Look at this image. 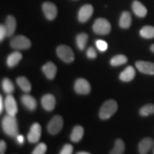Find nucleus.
I'll list each match as a JSON object with an SVG mask.
<instances>
[{
    "instance_id": "nucleus-1",
    "label": "nucleus",
    "mask_w": 154,
    "mask_h": 154,
    "mask_svg": "<svg viewBox=\"0 0 154 154\" xmlns=\"http://www.w3.org/2000/svg\"><path fill=\"white\" fill-rule=\"evenodd\" d=\"M2 129L7 136L11 137H17L19 134L18 123L15 116L7 114L4 117L2 121Z\"/></svg>"
},
{
    "instance_id": "nucleus-2",
    "label": "nucleus",
    "mask_w": 154,
    "mask_h": 154,
    "mask_svg": "<svg viewBox=\"0 0 154 154\" xmlns=\"http://www.w3.org/2000/svg\"><path fill=\"white\" fill-rule=\"evenodd\" d=\"M118 109L117 102L113 99H109L103 103L99 111V116L103 120L111 118Z\"/></svg>"
},
{
    "instance_id": "nucleus-3",
    "label": "nucleus",
    "mask_w": 154,
    "mask_h": 154,
    "mask_svg": "<svg viewBox=\"0 0 154 154\" xmlns=\"http://www.w3.org/2000/svg\"><path fill=\"white\" fill-rule=\"evenodd\" d=\"M111 25L110 22L104 18H99L94 22L93 24V31L96 34L106 35L110 33Z\"/></svg>"
},
{
    "instance_id": "nucleus-4",
    "label": "nucleus",
    "mask_w": 154,
    "mask_h": 154,
    "mask_svg": "<svg viewBox=\"0 0 154 154\" xmlns=\"http://www.w3.org/2000/svg\"><path fill=\"white\" fill-rule=\"evenodd\" d=\"M57 54L63 61L69 63L74 61V53L67 45H60L57 48Z\"/></svg>"
},
{
    "instance_id": "nucleus-5",
    "label": "nucleus",
    "mask_w": 154,
    "mask_h": 154,
    "mask_svg": "<svg viewBox=\"0 0 154 154\" xmlns=\"http://www.w3.org/2000/svg\"><path fill=\"white\" fill-rule=\"evenodd\" d=\"M10 46L13 49L24 50L29 49L32 46V42L27 37L23 35L14 36L10 42Z\"/></svg>"
},
{
    "instance_id": "nucleus-6",
    "label": "nucleus",
    "mask_w": 154,
    "mask_h": 154,
    "mask_svg": "<svg viewBox=\"0 0 154 154\" xmlns=\"http://www.w3.org/2000/svg\"><path fill=\"white\" fill-rule=\"evenodd\" d=\"M63 126V118L59 115H56L51 119L47 126V130L51 135H56L60 132Z\"/></svg>"
},
{
    "instance_id": "nucleus-7",
    "label": "nucleus",
    "mask_w": 154,
    "mask_h": 154,
    "mask_svg": "<svg viewBox=\"0 0 154 154\" xmlns=\"http://www.w3.org/2000/svg\"><path fill=\"white\" fill-rule=\"evenodd\" d=\"M42 10L48 20H54L55 19L58 14V9L57 6L52 2H46L42 5Z\"/></svg>"
},
{
    "instance_id": "nucleus-8",
    "label": "nucleus",
    "mask_w": 154,
    "mask_h": 154,
    "mask_svg": "<svg viewBox=\"0 0 154 154\" xmlns=\"http://www.w3.org/2000/svg\"><path fill=\"white\" fill-rule=\"evenodd\" d=\"M74 90L77 94L86 95L91 91V86L87 80L81 78L77 79L75 82Z\"/></svg>"
},
{
    "instance_id": "nucleus-9",
    "label": "nucleus",
    "mask_w": 154,
    "mask_h": 154,
    "mask_svg": "<svg viewBox=\"0 0 154 154\" xmlns=\"http://www.w3.org/2000/svg\"><path fill=\"white\" fill-rule=\"evenodd\" d=\"M5 109L7 114L15 116L18 111L17 103L14 97L11 94H8L5 99Z\"/></svg>"
},
{
    "instance_id": "nucleus-10",
    "label": "nucleus",
    "mask_w": 154,
    "mask_h": 154,
    "mask_svg": "<svg viewBox=\"0 0 154 154\" xmlns=\"http://www.w3.org/2000/svg\"><path fill=\"white\" fill-rule=\"evenodd\" d=\"M94 13L93 6L85 5L81 7L78 12V19L81 23H85L91 18Z\"/></svg>"
},
{
    "instance_id": "nucleus-11",
    "label": "nucleus",
    "mask_w": 154,
    "mask_h": 154,
    "mask_svg": "<svg viewBox=\"0 0 154 154\" xmlns=\"http://www.w3.org/2000/svg\"><path fill=\"white\" fill-rule=\"evenodd\" d=\"M42 135V127L38 123L34 124L31 126L30 131L29 132L27 139L32 143H36L39 140Z\"/></svg>"
},
{
    "instance_id": "nucleus-12",
    "label": "nucleus",
    "mask_w": 154,
    "mask_h": 154,
    "mask_svg": "<svg viewBox=\"0 0 154 154\" xmlns=\"http://www.w3.org/2000/svg\"><path fill=\"white\" fill-rule=\"evenodd\" d=\"M136 67L140 72L143 74L154 75V63L153 62L138 61L136 63Z\"/></svg>"
},
{
    "instance_id": "nucleus-13",
    "label": "nucleus",
    "mask_w": 154,
    "mask_h": 154,
    "mask_svg": "<svg viewBox=\"0 0 154 154\" xmlns=\"http://www.w3.org/2000/svg\"><path fill=\"white\" fill-rule=\"evenodd\" d=\"M42 107L47 111H51L54 110L56 106L55 97L52 94H45L42 98Z\"/></svg>"
},
{
    "instance_id": "nucleus-14",
    "label": "nucleus",
    "mask_w": 154,
    "mask_h": 154,
    "mask_svg": "<svg viewBox=\"0 0 154 154\" xmlns=\"http://www.w3.org/2000/svg\"><path fill=\"white\" fill-rule=\"evenodd\" d=\"M4 26H5V29L7 31V36L10 37V36H13L17 27V22L15 17L14 16H11V15H9L6 19Z\"/></svg>"
},
{
    "instance_id": "nucleus-15",
    "label": "nucleus",
    "mask_w": 154,
    "mask_h": 154,
    "mask_svg": "<svg viewBox=\"0 0 154 154\" xmlns=\"http://www.w3.org/2000/svg\"><path fill=\"white\" fill-rule=\"evenodd\" d=\"M42 72H44L47 79L52 80L55 78L56 74H57V68L53 62L49 61V62L45 63L42 67Z\"/></svg>"
},
{
    "instance_id": "nucleus-16",
    "label": "nucleus",
    "mask_w": 154,
    "mask_h": 154,
    "mask_svg": "<svg viewBox=\"0 0 154 154\" xmlns=\"http://www.w3.org/2000/svg\"><path fill=\"white\" fill-rule=\"evenodd\" d=\"M135 76H136V71L134 68L131 66H128L119 75V79L122 82H129L134 79Z\"/></svg>"
},
{
    "instance_id": "nucleus-17",
    "label": "nucleus",
    "mask_w": 154,
    "mask_h": 154,
    "mask_svg": "<svg viewBox=\"0 0 154 154\" xmlns=\"http://www.w3.org/2000/svg\"><path fill=\"white\" fill-rule=\"evenodd\" d=\"M154 141L151 138H144L138 144V151L140 154H147L153 146Z\"/></svg>"
},
{
    "instance_id": "nucleus-18",
    "label": "nucleus",
    "mask_w": 154,
    "mask_h": 154,
    "mask_svg": "<svg viewBox=\"0 0 154 154\" xmlns=\"http://www.w3.org/2000/svg\"><path fill=\"white\" fill-rule=\"evenodd\" d=\"M21 101L22 103L26 108H27L29 110L34 111L36 109V99H34L33 96H32L29 94H24L21 98Z\"/></svg>"
},
{
    "instance_id": "nucleus-19",
    "label": "nucleus",
    "mask_w": 154,
    "mask_h": 154,
    "mask_svg": "<svg viewBox=\"0 0 154 154\" xmlns=\"http://www.w3.org/2000/svg\"><path fill=\"white\" fill-rule=\"evenodd\" d=\"M132 9L134 14L138 17H144L147 14V9L141 2L138 0H135L132 4Z\"/></svg>"
},
{
    "instance_id": "nucleus-20",
    "label": "nucleus",
    "mask_w": 154,
    "mask_h": 154,
    "mask_svg": "<svg viewBox=\"0 0 154 154\" xmlns=\"http://www.w3.org/2000/svg\"><path fill=\"white\" fill-rule=\"evenodd\" d=\"M132 19L129 11H125L122 12L120 19H119V26L122 29H128L131 25Z\"/></svg>"
},
{
    "instance_id": "nucleus-21",
    "label": "nucleus",
    "mask_w": 154,
    "mask_h": 154,
    "mask_svg": "<svg viewBox=\"0 0 154 154\" xmlns=\"http://www.w3.org/2000/svg\"><path fill=\"white\" fill-rule=\"evenodd\" d=\"M22 54L19 51H14L8 56L7 59V66L10 68L14 67L18 64L19 61L22 60Z\"/></svg>"
},
{
    "instance_id": "nucleus-22",
    "label": "nucleus",
    "mask_w": 154,
    "mask_h": 154,
    "mask_svg": "<svg viewBox=\"0 0 154 154\" xmlns=\"http://www.w3.org/2000/svg\"><path fill=\"white\" fill-rule=\"evenodd\" d=\"M84 130L82 126H76L73 129L72 134H71V140L74 143L80 141L84 136Z\"/></svg>"
},
{
    "instance_id": "nucleus-23",
    "label": "nucleus",
    "mask_w": 154,
    "mask_h": 154,
    "mask_svg": "<svg viewBox=\"0 0 154 154\" xmlns=\"http://www.w3.org/2000/svg\"><path fill=\"white\" fill-rule=\"evenodd\" d=\"M17 83L18 86L20 87L23 91L29 93L32 90V85H31L29 81L26 77L19 76L17 79Z\"/></svg>"
},
{
    "instance_id": "nucleus-24",
    "label": "nucleus",
    "mask_w": 154,
    "mask_h": 154,
    "mask_svg": "<svg viewBox=\"0 0 154 154\" xmlns=\"http://www.w3.org/2000/svg\"><path fill=\"white\" fill-rule=\"evenodd\" d=\"M125 151V144L124 140L118 138L116 140L114 146L110 152V154H123Z\"/></svg>"
},
{
    "instance_id": "nucleus-25",
    "label": "nucleus",
    "mask_w": 154,
    "mask_h": 154,
    "mask_svg": "<svg viewBox=\"0 0 154 154\" xmlns=\"http://www.w3.org/2000/svg\"><path fill=\"white\" fill-rule=\"evenodd\" d=\"M88 36L87 34L86 33H81L79 34L76 36V45L79 49L80 50H84L85 49L86 43H87Z\"/></svg>"
},
{
    "instance_id": "nucleus-26",
    "label": "nucleus",
    "mask_w": 154,
    "mask_h": 154,
    "mask_svg": "<svg viewBox=\"0 0 154 154\" xmlns=\"http://www.w3.org/2000/svg\"><path fill=\"white\" fill-rule=\"evenodd\" d=\"M127 61H128V59H127L126 56L123 54H119L113 57L111 59L110 63L111 66H118L125 64V63H127Z\"/></svg>"
},
{
    "instance_id": "nucleus-27",
    "label": "nucleus",
    "mask_w": 154,
    "mask_h": 154,
    "mask_svg": "<svg viewBox=\"0 0 154 154\" xmlns=\"http://www.w3.org/2000/svg\"><path fill=\"white\" fill-rule=\"evenodd\" d=\"M140 35L145 38H154V26H145L140 30Z\"/></svg>"
},
{
    "instance_id": "nucleus-28",
    "label": "nucleus",
    "mask_w": 154,
    "mask_h": 154,
    "mask_svg": "<svg viewBox=\"0 0 154 154\" xmlns=\"http://www.w3.org/2000/svg\"><path fill=\"white\" fill-rule=\"evenodd\" d=\"M2 89L5 93L11 94L14 91V86L11 81L8 78L4 79L2 81Z\"/></svg>"
},
{
    "instance_id": "nucleus-29",
    "label": "nucleus",
    "mask_w": 154,
    "mask_h": 154,
    "mask_svg": "<svg viewBox=\"0 0 154 154\" xmlns=\"http://www.w3.org/2000/svg\"><path fill=\"white\" fill-rule=\"evenodd\" d=\"M139 113L142 116H149L150 115L154 114V104L153 103H148L143 106L140 109Z\"/></svg>"
},
{
    "instance_id": "nucleus-30",
    "label": "nucleus",
    "mask_w": 154,
    "mask_h": 154,
    "mask_svg": "<svg viewBox=\"0 0 154 154\" xmlns=\"http://www.w3.org/2000/svg\"><path fill=\"white\" fill-rule=\"evenodd\" d=\"M47 150V146L44 143H41L38 144L34 149L32 154H45Z\"/></svg>"
},
{
    "instance_id": "nucleus-31",
    "label": "nucleus",
    "mask_w": 154,
    "mask_h": 154,
    "mask_svg": "<svg viewBox=\"0 0 154 154\" xmlns=\"http://www.w3.org/2000/svg\"><path fill=\"white\" fill-rule=\"evenodd\" d=\"M96 46L97 49L101 52H104L108 49V44L106 42L102 39H98L96 42Z\"/></svg>"
},
{
    "instance_id": "nucleus-32",
    "label": "nucleus",
    "mask_w": 154,
    "mask_h": 154,
    "mask_svg": "<svg viewBox=\"0 0 154 154\" xmlns=\"http://www.w3.org/2000/svg\"><path fill=\"white\" fill-rule=\"evenodd\" d=\"M73 153V146L71 144H65L60 151L59 154H72Z\"/></svg>"
},
{
    "instance_id": "nucleus-33",
    "label": "nucleus",
    "mask_w": 154,
    "mask_h": 154,
    "mask_svg": "<svg viewBox=\"0 0 154 154\" xmlns=\"http://www.w3.org/2000/svg\"><path fill=\"white\" fill-rule=\"evenodd\" d=\"M86 56H87V57L89 58V59H96V57H97V54H96L95 49H94V47H90L87 49V51H86Z\"/></svg>"
},
{
    "instance_id": "nucleus-34",
    "label": "nucleus",
    "mask_w": 154,
    "mask_h": 154,
    "mask_svg": "<svg viewBox=\"0 0 154 154\" xmlns=\"http://www.w3.org/2000/svg\"><path fill=\"white\" fill-rule=\"evenodd\" d=\"M5 36H7V31L5 29V26L1 24L0 25V41L2 42L5 39Z\"/></svg>"
},
{
    "instance_id": "nucleus-35",
    "label": "nucleus",
    "mask_w": 154,
    "mask_h": 154,
    "mask_svg": "<svg viewBox=\"0 0 154 154\" xmlns=\"http://www.w3.org/2000/svg\"><path fill=\"white\" fill-rule=\"evenodd\" d=\"M7 149V144L5 140H1L0 141V154H5Z\"/></svg>"
},
{
    "instance_id": "nucleus-36",
    "label": "nucleus",
    "mask_w": 154,
    "mask_h": 154,
    "mask_svg": "<svg viewBox=\"0 0 154 154\" xmlns=\"http://www.w3.org/2000/svg\"><path fill=\"white\" fill-rule=\"evenodd\" d=\"M5 109V100H3L2 96H0V113H2Z\"/></svg>"
},
{
    "instance_id": "nucleus-37",
    "label": "nucleus",
    "mask_w": 154,
    "mask_h": 154,
    "mask_svg": "<svg viewBox=\"0 0 154 154\" xmlns=\"http://www.w3.org/2000/svg\"><path fill=\"white\" fill-rule=\"evenodd\" d=\"M17 140L19 144H23V143H24V136H23L22 135L18 134L17 136Z\"/></svg>"
},
{
    "instance_id": "nucleus-38",
    "label": "nucleus",
    "mask_w": 154,
    "mask_h": 154,
    "mask_svg": "<svg viewBox=\"0 0 154 154\" xmlns=\"http://www.w3.org/2000/svg\"><path fill=\"white\" fill-rule=\"evenodd\" d=\"M76 154H91V153H88V152H86V151H80L79 152V153H77Z\"/></svg>"
},
{
    "instance_id": "nucleus-39",
    "label": "nucleus",
    "mask_w": 154,
    "mask_h": 154,
    "mask_svg": "<svg viewBox=\"0 0 154 154\" xmlns=\"http://www.w3.org/2000/svg\"><path fill=\"white\" fill-rule=\"evenodd\" d=\"M150 49H151V51L152 52L154 53V44H152L151 46V47H150Z\"/></svg>"
},
{
    "instance_id": "nucleus-40",
    "label": "nucleus",
    "mask_w": 154,
    "mask_h": 154,
    "mask_svg": "<svg viewBox=\"0 0 154 154\" xmlns=\"http://www.w3.org/2000/svg\"><path fill=\"white\" fill-rule=\"evenodd\" d=\"M153 154H154V150H153Z\"/></svg>"
}]
</instances>
